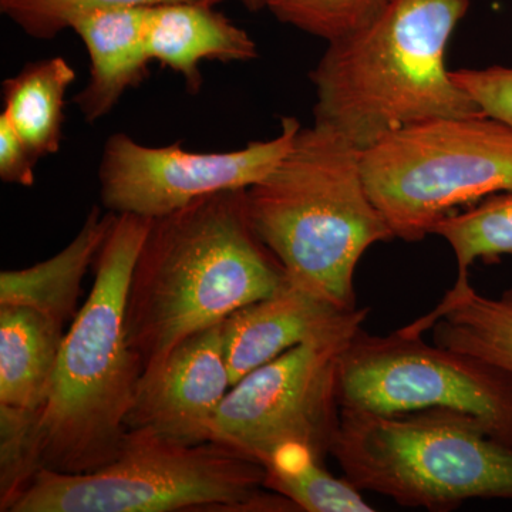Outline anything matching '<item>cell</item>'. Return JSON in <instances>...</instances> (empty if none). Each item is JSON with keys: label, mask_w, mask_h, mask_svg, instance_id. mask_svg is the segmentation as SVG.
Wrapping results in <instances>:
<instances>
[{"label": "cell", "mask_w": 512, "mask_h": 512, "mask_svg": "<svg viewBox=\"0 0 512 512\" xmlns=\"http://www.w3.org/2000/svg\"><path fill=\"white\" fill-rule=\"evenodd\" d=\"M245 191L208 195L151 220L126 305L128 345L141 376L185 339L288 281L249 220Z\"/></svg>", "instance_id": "obj_1"}, {"label": "cell", "mask_w": 512, "mask_h": 512, "mask_svg": "<svg viewBox=\"0 0 512 512\" xmlns=\"http://www.w3.org/2000/svg\"><path fill=\"white\" fill-rule=\"evenodd\" d=\"M151 218L117 214L99 256L89 298L64 335L49 394L28 434L37 471L84 474L120 453L140 383L128 345V285Z\"/></svg>", "instance_id": "obj_2"}, {"label": "cell", "mask_w": 512, "mask_h": 512, "mask_svg": "<svg viewBox=\"0 0 512 512\" xmlns=\"http://www.w3.org/2000/svg\"><path fill=\"white\" fill-rule=\"evenodd\" d=\"M470 0H392L365 28L328 43L311 72L315 123L365 151L403 128L481 110L446 67Z\"/></svg>", "instance_id": "obj_3"}, {"label": "cell", "mask_w": 512, "mask_h": 512, "mask_svg": "<svg viewBox=\"0 0 512 512\" xmlns=\"http://www.w3.org/2000/svg\"><path fill=\"white\" fill-rule=\"evenodd\" d=\"M362 151L332 128H301L284 160L245 191L249 220L289 284L356 308L355 272L394 234L363 180Z\"/></svg>", "instance_id": "obj_4"}, {"label": "cell", "mask_w": 512, "mask_h": 512, "mask_svg": "<svg viewBox=\"0 0 512 512\" xmlns=\"http://www.w3.org/2000/svg\"><path fill=\"white\" fill-rule=\"evenodd\" d=\"M265 483V467L224 441L181 443L128 430L106 466L37 471L8 512L298 511Z\"/></svg>", "instance_id": "obj_5"}, {"label": "cell", "mask_w": 512, "mask_h": 512, "mask_svg": "<svg viewBox=\"0 0 512 512\" xmlns=\"http://www.w3.org/2000/svg\"><path fill=\"white\" fill-rule=\"evenodd\" d=\"M330 456L360 491L402 507L447 512L470 500H512V447L457 410L342 409Z\"/></svg>", "instance_id": "obj_6"}, {"label": "cell", "mask_w": 512, "mask_h": 512, "mask_svg": "<svg viewBox=\"0 0 512 512\" xmlns=\"http://www.w3.org/2000/svg\"><path fill=\"white\" fill-rule=\"evenodd\" d=\"M360 167L394 238L420 242L461 205L512 191V128L485 114L424 121L366 148Z\"/></svg>", "instance_id": "obj_7"}, {"label": "cell", "mask_w": 512, "mask_h": 512, "mask_svg": "<svg viewBox=\"0 0 512 512\" xmlns=\"http://www.w3.org/2000/svg\"><path fill=\"white\" fill-rule=\"evenodd\" d=\"M338 397L342 409L379 414L457 410L512 447V373L404 328L357 330L340 355Z\"/></svg>", "instance_id": "obj_8"}, {"label": "cell", "mask_w": 512, "mask_h": 512, "mask_svg": "<svg viewBox=\"0 0 512 512\" xmlns=\"http://www.w3.org/2000/svg\"><path fill=\"white\" fill-rule=\"evenodd\" d=\"M348 343H305L242 377L222 400L214 440L264 467L301 450L325 461L342 417L338 367Z\"/></svg>", "instance_id": "obj_9"}, {"label": "cell", "mask_w": 512, "mask_h": 512, "mask_svg": "<svg viewBox=\"0 0 512 512\" xmlns=\"http://www.w3.org/2000/svg\"><path fill=\"white\" fill-rule=\"evenodd\" d=\"M301 128L295 117H284L278 136L222 153H194L181 143L148 147L113 134L100 161L101 202L114 214L154 220L208 195L248 190L284 160Z\"/></svg>", "instance_id": "obj_10"}, {"label": "cell", "mask_w": 512, "mask_h": 512, "mask_svg": "<svg viewBox=\"0 0 512 512\" xmlns=\"http://www.w3.org/2000/svg\"><path fill=\"white\" fill-rule=\"evenodd\" d=\"M221 323L185 339L163 365L141 376L128 430L181 443L214 440L215 417L232 387Z\"/></svg>", "instance_id": "obj_11"}, {"label": "cell", "mask_w": 512, "mask_h": 512, "mask_svg": "<svg viewBox=\"0 0 512 512\" xmlns=\"http://www.w3.org/2000/svg\"><path fill=\"white\" fill-rule=\"evenodd\" d=\"M367 315L369 308H339L286 281L221 323L232 386L296 346L352 339Z\"/></svg>", "instance_id": "obj_12"}, {"label": "cell", "mask_w": 512, "mask_h": 512, "mask_svg": "<svg viewBox=\"0 0 512 512\" xmlns=\"http://www.w3.org/2000/svg\"><path fill=\"white\" fill-rule=\"evenodd\" d=\"M150 8L97 9L73 20L70 29L90 56V80L74 97L84 120L103 119L121 96L148 73L146 29Z\"/></svg>", "instance_id": "obj_13"}, {"label": "cell", "mask_w": 512, "mask_h": 512, "mask_svg": "<svg viewBox=\"0 0 512 512\" xmlns=\"http://www.w3.org/2000/svg\"><path fill=\"white\" fill-rule=\"evenodd\" d=\"M146 46L151 62L183 76L191 94L202 87L200 64L251 62L258 47L244 29L210 3H173L148 10Z\"/></svg>", "instance_id": "obj_14"}, {"label": "cell", "mask_w": 512, "mask_h": 512, "mask_svg": "<svg viewBox=\"0 0 512 512\" xmlns=\"http://www.w3.org/2000/svg\"><path fill=\"white\" fill-rule=\"evenodd\" d=\"M117 214L93 208L76 238L59 254L0 274V306H22L64 326L76 318L82 282L96 264Z\"/></svg>", "instance_id": "obj_15"}, {"label": "cell", "mask_w": 512, "mask_h": 512, "mask_svg": "<svg viewBox=\"0 0 512 512\" xmlns=\"http://www.w3.org/2000/svg\"><path fill=\"white\" fill-rule=\"evenodd\" d=\"M63 326L22 306H0V409L36 416L49 394Z\"/></svg>", "instance_id": "obj_16"}, {"label": "cell", "mask_w": 512, "mask_h": 512, "mask_svg": "<svg viewBox=\"0 0 512 512\" xmlns=\"http://www.w3.org/2000/svg\"><path fill=\"white\" fill-rule=\"evenodd\" d=\"M410 332L433 329V342L476 356L512 373V288L498 298L481 295L466 278L429 315L406 326Z\"/></svg>", "instance_id": "obj_17"}, {"label": "cell", "mask_w": 512, "mask_h": 512, "mask_svg": "<svg viewBox=\"0 0 512 512\" xmlns=\"http://www.w3.org/2000/svg\"><path fill=\"white\" fill-rule=\"evenodd\" d=\"M76 72L64 57L26 64L3 82V113L36 161L60 150L66 94Z\"/></svg>", "instance_id": "obj_18"}, {"label": "cell", "mask_w": 512, "mask_h": 512, "mask_svg": "<svg viewBox=\"0 0 512 512\" xmlns=\"http://www.w3.org/2000/svg\"><path fill=\"white\" fill-rule=\"evenodd\" d=\"M266 488L288 498L298 511L372 512L363 491L348 478H338L325 461L308 451L282 454L265 466Z\"/></svg>", "instance_id": "obj_19"}, {"label": "cell", "mask_w": 512, "mask_h": 512, "mask_svg": "<svg viewBox=\"0 0 512 512\" xmlns=\"http://www.w3.org/2000/svg\"><path fill=\"white\" fill-rule=\"evenodd\" d=\"M450 245L456 255L457 279L468 276V268L478 261L512 255V191L484 198L463 212H454L431 229Z\"/></svg>", "instance_id": "obj_20"}, {"label": "cell", "mask_w": 512, "mask_h": 512, "mask_svg": "<svg viewBox=\"0 0 512 512\" xmlns=\"http://www.w3.org/2000/svg\"><path fill=\"white\" fill-rule=\"evenodd\" d=\"M392 0H269L279 22L335 42L365 28Z\"/></svg>", "instance_id": "obj_21"}, {"label": "cell", "mask_w": 512, "mask_h": 512, "mask_svg": "<svg viewBox=\"0 0 512 512\" xmlns=\"http://www.w3.org/2000/svg\"><path fill=\"white\" fill-rule=\"evenodd\" d=\"M225 0H0V10L33 39H55L77 16L97 9L154 8L173 3H210Z\"/></svg>", "instance_id": "obj_22"}, {"label": "cell", "mask_w": 512, "mask_h": 512, "mask_svg": "<svg viewBox=\"0 0 512 512\" xmlns=\"http://www.w3.org/2000/svg\"><path fill=\"white\" fill-rule=\"evenodd\" d=\"M451 77L481 113L512 128V67L458 69L451 72Z\"/></svg>", "instance_id": "obj_23"}, {"label": "cell", "mask_w": 512, "mask_h": 512, "mask_svg": "<svg viewBox=\"0 0 512 512\" xmlns=\"http://www.w3.org/2000/svg\"><path fill=\"white\" fill-rule=\"evenodd\" d=\"M37 161L16 133L15 128L0 114V178L8 184L32 187L35 184Z\"/></svg>", "instance_id": "obj_24"}, {"label": "cell", "mask_w": 512, "mask_h": 512, "mask_svg": "<svg viewBox=\"0 0 512 512\" xmlns=\"http://www.w3.org/2000/svg\"><path fill=\"white\" fill-rule=\"evenodd\" d=\"M244 8L249 12H261V10L268 9L269 0H239Z\"/></svg>", "instance_id": "obj_25"}]
</instances>
